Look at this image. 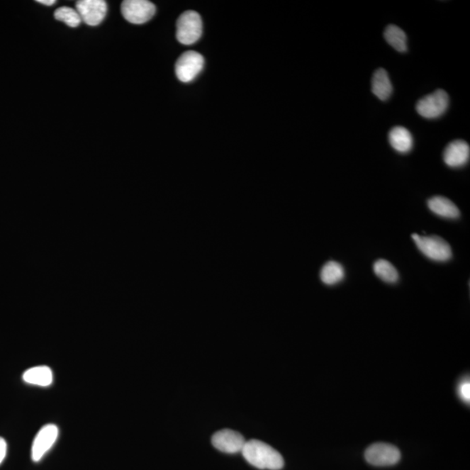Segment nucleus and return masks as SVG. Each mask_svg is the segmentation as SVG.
Listing matches in <instances>:
<instances>
[{
    "mask_svg": "<svg viewBox=\"0 0 470 470\" xmlns=\"http://www.w3.org/2000/svg\"><path fill=\"white\" fill-rule=\"evenodd\" d=\"M242 453L247 462L259 469L280 470L284 466L281 454L261 441L246 442Z\"/></svg>",
    "mask_w": 470,
    "mask_h": 470,
    "instance_id": "1",
    "label": "nucleus"
},
{
    "mask_svg": "<svg viewBox=\"0 0 470 470\" xmlns=\"http://www.w3.org/2000/svg\"><path fill=\"white\" fill-rule=\"evenodd\" d=\"M412 239L418 250L432 261L445 262L452 258V250L449 244L441 237L413 234Z\"/></svg>",
    "mask_w": 470,
    "mask_h": 470,
    "instance_id": "2",
    "label": "nucleus"
},
{
    "mask_svg": "<svg viewBox=\"0 0 470 470\" xmlns=\"http://www.w3.org/2000/svg\"><path fill=\"white\" fill-rule=\"evenodd\" d=\"M202 21L200 14L194 11H186L178 18L177 37L179 43L190 45L201 39Z\"/></svg>",
    "mask_w": 470,
    "mask_h": 470,
    "instance_id": "3",
    "label": "nucleus"
},
{
    "mask_svg": "<svg viewBox=\"0 0 470 470\" xmlns=\"http://www.w3.org/2000/svg\"><path fill=\"white\" fill-rule=\"evenodd\" d=\"M203 56L197 52L183 53L175 65V74L181 82L189 83L196 79L204 67Z\"/></svg>",
    "mask_w": 470,
    "mask_h": 470,
    "instance_id": "4",
    "label": "nucleus"
},
{
    "mask_svg": "<svg viewBox=\"0 0 470 470\" xmlns=\"http://www.w3.org/2000/svg\"><path fill=\"white\" fill-rule=\"evenodd\" d=\"M155 6L147 0H125L121 4L122 15L132 24H145L155 16Z\"/></svg>",
    "mask_w": 470,
    "mask_h": 470,
    "instance_id": "5",
    "label": "nucleus"
},
{
    "mask_svg": "<svg viewBox=\"0 0 470 470\" xmlns=\"http://www.w3.org/2000/svg\"><path fill=\"white\" fill-rule=\"evenodd\" d=\"M449 102L448 94L444 90L438 89L420 99L416 104V111L423 118H437L446 112Z\"/></svg>",
    "mask_w": 470,
    "mask_h": 470,
    "instance_id": "6",
    "label": "nucleus"
},
{
    "mask_svg": "<svg viewBox=\"0 0 470 470\" xmlns=\"http://www.w3.org/2000/svg\"><path fill=\"white\" fill-rule=\"evenodd\" d=\"M365 459L374 466L395 465L401 459V452L396 447L388 443H374L365 451Z\"/></svg>",
    "mask_w": 470,
    "mask_h": 470,
    "instance_id": "7",
    "label": "nucleus"
},
{
    "mask_svg": "<svg viewBox=\"0 0 470 470\" xmlns=\"http://www.w3.org/2000/svg\"><path fill=\"white\" fill-rule=\"evenodd\" d=\"M59 437V429L55 424H47L41 427L34 438L32 446V459L39 462L52 448Z\"/></svg>",
    "mask_w": 470,
    "mask_h": 470,
    "instance_id": "8",
    "label": "nucleus"
},
{
    "mask_svg": "<svg viewBox=\"0 0 470 470\" xmlns=\"http://www.w3.org/2000/svg\"><path fill=\"white\" fill-rule=\"evenodd\" d=\"M76 11L84 23L95 26L104 21L108 13V5L103 0H80L76 3Z\"/></svg>",
    "mask_w": 470,
    "mask_h": 470,
    "instance_id": "9",
    "label": "nucleus"
},
{
    "mask_svg": "<svg viewBox=\"0 0 470 470\" xmlns=\"http://www.w3.org/2000/svg\"><path fill=\"white\" fill-rule=\"evenodd\" d=\"M242 434L232 430L216 432L212 437V444L221 452L235 454L242 452L246 443Z\"/></svg>",
    "mask_w": 470,
    "mask_h": 470,
    "instance_id": "10",
    "label": "nucleus"
},
{
    "mask_svg": "<svg viewBox=\"0 0 470 470\" xmlns=\"http://www.w3.org/2000/svg\"><path fill=\"white\" fill-rule=\"evenodd\" d=\"M470 157L469 145L464 140H454L445 148L443 160L450 167H464L469 162Z\"/></svg>",
    "mask_w": 470,
    "mask_h": 470,
    "instance_id": "11",
    "label": "nucleus"
},
{
    "mask_svg": "<svg viewBox=\"0 0 470 470\" xmlns=\"http://www.w3.org/2000/svg\"><path fill=\"white\" fill-rule=\"evenodd\" d=\"M427 206L432 212L447 219H457L460 216V210L449 198L435 196L430 198Z\"/></svg>",
    "mask_w": 470,
    "mask_h": 470,
    "instance_id": "12",
    "label": "nucleus"
},
{
    "mask_svg": "<svg viewBox=\"0 0 470 470\" xmlns=\"http://www.w3.org/2000/svg\"><path fill=\"white\" fill-rule=\"evenodd\" d=\"M23 380L26 384L48 387L52 384L53 374L47 366L33 367L23 374Z\"/></svg>",
    "mask_w": 470,
    "mask_h": 470,
    "instance_id": "13",
    "label": "nucleus"
},
{
    "mask_svg": "<svg viewBox=\"0 0 470 470\" xmlns=\"http://www.w3.org/2000/svg\"><path fill=\"white\" fill-rule=\"evenodd\" d=\"M393 86L391 79L385 69H378L372 78V91L381 101H387L392 94Z\"/></svg>",
    "mask_w": 470,
    "mask_h": 470,
    "instance_id": "14",
    "label": "nucleus"
},
{
    "mask_svg": "<svg viewBox=\"0 0 470 470\" xmlns=\"http://www.w3.org/2000/svg\"><path fill=\"white\" fill-rule=\"evenodd\" d=\"M389 143L396 151L406 154L413 147V137L407 128L396 127L391 130L388 135Z\"/></svg>",
    "mask_w": 470,
    "mask_h": 470,
    "instance_id": "15",
    "label": "nucleus"
},
{
    "mask_svg": "<svg viewBox=\"0 0 470 470\" xmlns=\"http://www.w3.org/2000/svg\"><path fill=\"white\" fill-rule=\"evenodd\" d=\"M344 277H345V271L342 264L337 262H328L320 271V279L326 285L337 284L343 280Z\"/></svg>",
    "mask_w": 470,
    "mask_h": 470,
    "instance_id": "16",
    "label": "nucleus"
},
{
    "mask_svg": "<svg viewBox=\"0 0 470 470\" xmlns=\"http://www.w3.org/2000/svg\"><path fill=\"white\" fill-rule=\"evenodd\" d=\"M385 40L400 52H407V35L402 29L395 25H389L384 32Z\"/></svg>",
    "mask_w": 470,
    "mask_h": 470,
    "instance_id": "17",
    "label": "nucleus"
},
{
    "mask_svg": "<svg viewBox=\"0 0 470 470\" xmlns=\"http://www.w3.org/2000/svg\"><path fill=\"white\" fill-rule=\"evenodd\" d=\"M374 274L377 275L381 280L387 282V284H396L399 279L398 271L392 263L386 261V259H378L374 264Z\"/></svg>",
    "mask_w": 470,
    "mask_h": 470,
    "instance_id": "18",
    "label": "nucleus"
},
{
    "mask_svg": "<svg viewBox=\"0 0 470 470\" xmlns=\"http://www.w3.org/2000/svg\"><path fill=\"white\" fill-rule=\"evenodd\" d=\"M55 18L57 21L64 22L70 28H77L82 22L78 11L70 7L62 6L55 11Z\"/></svg>",
    "mask_w": 470,
    "mask_h": 470,
    "instance_id": "19",
    "label": "nucleus"
},
{
    "mask_svg": "<svg viewBox=\"0 0 470 470\" xmlns=\"http://www.w3.org/2000/svg\"><path fill=\"white\" fill-rule=\"evenodd\" d=\"M458 395L464 402L468 403L470 402V384L469 379L461 382L459 387H458Z\"/></svg>",
    "mask_w": 470,
    "mask_h": 470,
    "instance_id": "20",
    "label": "nucleus"
},
{
    "mask_svg": "<svg viewBox=\"0 0 470 470\" xmlns=\"http://www.w3.org/2000/svg\"><path fill=\"white\" fill-rule=\"evenodd\" d=\"M7 453V443L3 437H0V464L5 460Z\"/></svg>",
    "mask_w": 470,
    "mask_h": 470,
    "instance_id": "21",
    "label": "nucleus"
},
{
    "mask_svg": "<svg viewBox=\"0 0 470 470\" xmlns=\"http://www.w3.org/2000/svg\"><path fill=\"white\" fill-rule=\"evenodd\" d=\"M38 3L45 6H52L56 3L55 0H38Z\"/></svg>",
    "mask_w": 470,
    "mask_h": 470,
    "instance_id": "22",
    "label": "nucleus"
}]
</instances>
